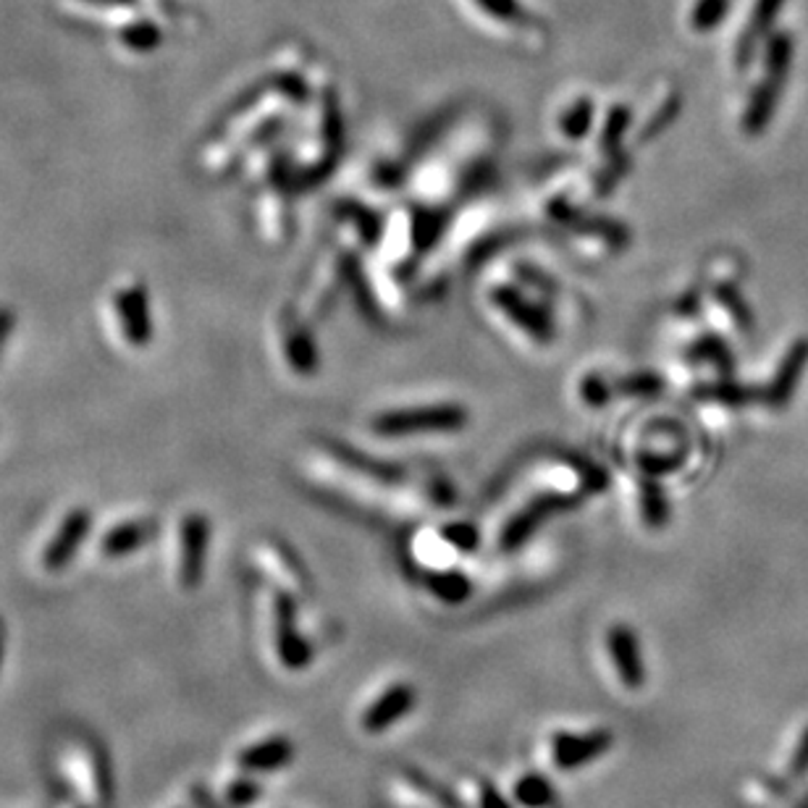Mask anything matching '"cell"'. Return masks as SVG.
<instances>
[{"label": "cell", "instance_id": "cell-19", "mask_svg": "<svg viewBox=\"0 0 808 808\" xmlns=\"http://www.w3.org/2000/svg\"><path fill=\"white\" fill-rule=\"evenodd\" d=\"M638 501H640V515H644L646 526L659 530L665 522L669 520V505L665 491L659 489L657 480H644L638 491Z\"/></svg>", "mask_w": 808, "mask_h": 808}, {"label": "cell", "instance_id": "cell-22", "mask_svg": "<svg viewBox=\"0 0 808 808\" xmlns=\"http://www.w3.org/2000/svg\"><path fill=\"white\" fill-rule=\"evenodd\" d=\"M260 557H263V562L268 567H273V575L279 578L281 586L287 588H302V570H297V562L295 559H287L283 555V546H260Z\"/></svg>", "mask_w": 808, "mask_h": 808}, {"label": "cell", "instance_id": "cell-33", "mask_svg": "<svg viewBox=\"0 0 808 808\" xmlns=\"http://www.w3.org/2000/svg\"><path fill=\"white\" fill-rule=\"evenodd\" d=\"M192 798L198 800V806H200V808H218V806H216V800H210V798H208V792L202 790V788L192 790Z\"/></svg>", "mask_w": 808, "mask_h": 808}, {"label": "cell", "instance_id": "cell-6", "mask_svg": "<svg viewBox=\"0 0 808 808\" xmlns=\"http://www.w3.org/2000/svg\"><path fill=\"white\" fill-rule=\"evenodd\" d=\"M90 528H92V515L87 512L84 507L71 509V512L61 520V526H58L53 538L46 543V551H42V567H46L48 572H61L63 567L77 557L79 546L84 543Z\"/></svg>", "mask_w": 808, "mask_h": 808}, {"label": "cell", "instance_id": "cell-29", "mask_svg": "<svg viewBox=\"0 0 808 808\" xmlns=\"http://www.w3.org/2000/svg\"><path fill=\"white\" fill-rule=\"evenodd\" d=\"M478 6L486 13H491L493 19H499V21H517V19H522L520 6H517V0H478Z\"/></svg>", "mask_w": 808, "mask_h": 808}, {"label": "cell", "instance_id": "cell-10", "mask_svg": "<svg viewBox=\"0 0 808 808\" xmlns=\"http://www.w3.org/2000/svg\"><path fill=\"white\" fill-rule=\"evenodd\" d=\"M607 651L617 677L625 688L638 690L646 682V661L640 651V640L628 625H611L607 632Z\"/></svg>", "mask_w": 808, "mask_h": 808}, {"label": "cell", "instance_id": "cell-1", "mask_svg": "<svg viewBox=\"0 0 808 808\" xmlns=\"http://www.w3.org/2000/svg\"><path fill=\"white\" fill-rule=\"evenodd\" d=\"M61 767L69 777L71 788L87 808H108L113 798V777L108 767L106 751L87 735H74L63 740Z\"/></svg>", "mask_w": 808, "mask_h": 808}, {"label": "cell", "instance_id": "cell-27", "mask_svg": "<svg viewBox=\"0 0 808 808\" xmlns=\"http://www.w3.org/2000/svg\"><path fill=\"white\" fill-rule=\"evenodd\" d=\"M578 395L583 399V405L588 407H603L611 399V386L607 383V378L599 373H588L583 376V381L578 386Z\"/></svg>", "mask_w": 808, "mask_h": 808}, {"label": "cell", "instance_id": "cell-18", "mask_svg": "<svg viewBox=\"0 0 808 808\" xmlns=\"http://www.w3.org/2000/svg\"><path fill=\"white\" fill-rule=\"evenodd\" d=\"M428 591L443 603H462L470 596V580L457 570H439L426 578Z\"/></svg>", "mask_w": 808, "mask_h": 808}, {"label": "cell", "instance_id": "cell-9", "mask_svg": "<svg viewBox=\"0 0 808 808\" xmlns=\"http://www.w3.org/2000/svg\"><path fill=\"white\" fill-rule=\"evenodd\" d=\"M611 732L607 730H591V732H559L551 740V756L559 769L570 771L580 769L603 756L611 748Z\"/></svg>", "mask_w": 808, "mask_h": 808}, {"label": "cell", "instance_id": "cell-15", "mask_svg": "<svg viewBox=\"0 0 808 808\" xmlns=\"http://www.w3.org/2000/svg\"><path fill=\"white\" fill-rule=\"evenodd\" d=\"M295 759V746L292 740H287L283 735L263 742H252L250 748H245L239 754V767L245 771H276L287 767L289 761Z\"/></svg>", "mask_w": 808, "mask_h": 808}, {"label": "cell", "instance_id": "cell-4", "mask_svg": "<svg viewBox=\"0 0 808 808\" xmlns=\"http://www.w3.org/2000/svg\"><path fill=\"white\" fill-rule=\"evenodd\" d=\"M208 538L210 522L206 515L189 512L181 517L179 526V583L187 591L200 586L206 575V557H208Z\"/></svg>", "mask_w": 808, "mask_h": 808}, {"label": "cell", "instance_id": "cell-7", "mask_svg": "<svg viewBox=\"0 0 808 808\" xmlns=\"http://www.w3.org/2000/svg\"><path fill=\"white\" fill-rule=\"evenodd\" d=\"M273 620H276V649L279 659L287 669H302L310 665L312 649L310 644L300 636L295 622V601L287 593L273 596Z\"/></svg>", "mask_w": 808, "mask_h": 808}, {"label": "cell", "instance_id": "cell-12", "mask_svg": "<svg viewBox=\"0 0 808 808\" xmlns=\"http://www.w3.org/2000/svg\"><path fill=\"white\" fill-rule=\"evenodd\" d=\"M785 0H756L751 17H748V24L742 29L738 38V50H735V61H738V69L746 71L754 63L756 50H759L761 40L769 38L771 24H775L777 17H780Z\"/></svg>", "mask_w": 808, "mask_h": 808}, {"label": "cell", "instance_id": "cell-26", "mask_svg": "<svg viewBox=\"0 0 808 808\" xmlns=\"http://www.w3.org/2000/svg\"><path fill=\"white\" fill-rule=\"evenodd\" d=\"M441 541L447 543V549H455V551H462V555H468V551H472L478 546V530L472 528L470 522H451V526L441 530Z\"/></svg>", "mask_w": 808, "mask_h": 808}, {"label": "cell", "instance_id": "cell-23", "mask_svg": "<svg viewBox=\"0 0 808 808\" xmlns=\"http://www.w3.org/2000/svg\"><path fill=\"white\" fill-rule=\"evenodd\" d=\"M730 3L732 0H696L694 11H690V27L696 32H711L727 19Z\"/></svg>", "mask_w": 808, "mask_h": 808}, {"label": "cell", "instance_id": "cell-5", "mask_svg": "<svg viewBox=\"0 0 808 808\" xmlns=\"http://www.w3.org/2000/svg\"><path fill=\"white\" fill-rule=\"evenodd\" d=\"M116 316L123 333V341L134 349H144L152 341L156 326H152L150 297L142 283H127L116 292Z\"/></svg>", "mask_w": 808, "mask_h": 808}, {"label": "cell", "instance_id": "cell-30", "mask_svg": "<svg viewBox=\"0 0 808 808\" xmlns=\"http://www.w3.org/2000/svg\"><path fill=\"white\" fill-rule=\"evenodd\" d=\"M13 329H17V312H13V308H9V305H0V355H3V349L9 347Z\"/></svg>", "mask_w": 808, "mask_h": 808}, {"label": "cell", "instance_id": "cell-2", "mask_svg": "<svg viewBox=\"0 0 808 808\" xmlns=\"http://www.w3.org/2000/svg\"><path fill=\"white\" fill-rule=\"evenodd\" d=\"M468 410L460 405H412L378 412L370 420V431L378 439H418V436L457 433L468 426Z\"/></svg>", "mask_w": 808, "mask_h": 808}, {"label": "cell", "instance_id": "cell-13", "mask_svg": "<svg viewBox=\"0 0 808 808\" xmlns=\"http://www.w3.org/2000/svg\"><path fill=\"white\" fill-rule=\"evenodd\" d=\"M415 706V688L407 686V682H399V686H391L383 696H378L370 709L362 717V727L368 732H383L389 730L391 725H397L399 719H405L412 711Z\"/></svg>", "mask_w": 808, "mask_h": 808}, {"label": "cell", "instance_id": "cell-28", "mask_svg": "<svg viewBox=\"0 0 808 808\" xmlns=\"http://www.w3.org/2000/svg\"><path fill=\"white\" fill-rule=\"evenodd\" d=\"M226 798H229L231 806L245 808V806H250L260 798V785L252 782V780H237L235 785H229V790H226Z\"/></svg>", "mask_w": 808, "mask_h": 808}, {"label": "cell", "instance_id": "cell-17", "mask_svg": "<svg viewBox=\"0 0 808 808\" xmlns=\"http://www.w3.org/2000/svg\"><path fill=\"white\" fill-rule=\"evenodd\" d=\"M512 792L515 800L522 808H549L555 806L557 800L555 785L546 780L543 775H538V771H526V775L515 782Z\"/></svg>", "mask_w": 808, "mask_h": 808}, {"label": "cell", "instance_id": "cell-3", "mask_svg": "<svg viewBox=\"0 0 808 808\" xmlns=\"http://www.w3.org/2000/svg\"><path fill=\"white\" fill-rule=\"evenodd\" d=\"M792 34L790 32H777L771 34L767 42V77L756 84V90L748 98L746 116H742V129L746 134L759 137L767 132L771 116L777 111V103H780V94L785 90V82H788L790 67H792Z\"/></svg>", "mask_w": 808, "mask_h": 808}, {"label": "cell", "instance_id": "cell-25", "mask_svg": "<svg viewBox=\"0 0 808 808\" xmlns=\"http://www.w3.org/2000/svg\"><path fill=\"white\" fill-rule=\"evenodd\" d=\"M405 780H407V785H410V788H415V790H418V792H420V796H423L426 800H431V804H436V806H441V808H460V806H457V804H455V798H451L447 790H443V788H439V785H436V782H431V780H428V777H423V775H418V771L407 769V771H405Z\"/></svg>", "mask_w": 808, "mask_h": 808}, {"label": "cell", "instance_id": "cell-31", "mask_svg": "<svg viewBox=\"0 0 808 808\" xmlns=\"http://www.w3.org/2000/svg\"><path fill=\"white\" fill-rule=\"evenodd\" d=\"M808 771V727L804 730V735H800L796 751H792V759H790V775H806Z\"/></svg>", "mask_w": 808, "mask_h": 808}, {"label": "cell", "instance_id": "cell-11", "mask_svg": "<svg viewBox=\"0 0 808 808\" xmlns=\"http://www.w3.org/2000/svg\"><path fill=\"white\" fill-rule=\"evenodd\" d=\"M806 368H808V337H800L796 345L785 352L775 378H771V383L764 389L761 395L764 405L771 407V410H782V407H788L798 389L800 376L806 373Z\"/></svg>", "mask_w": 808, "mask_h": 808}, {"label": "cell", "instance_id": "cell-8", "mask_svg": "<svg viewBox=\"0 0 808 808\" xmlns=\"http://www.w3.org/2000/svg\"><path fill=\"white\" fill-rule=\"evenodd\" d=\"M276 341H279L281 362L287 366L289 373L310 376L318 368V349L312 345L310 331L305 329V323L297 316L283 312L279 331H276Z\"/></svg>", "mask_w": 808, "mask_h": 808}, {"label": "cell", "instance_id": "cell-32", "mask_svg": "<svg viewBox=\"0 0 808 808\" xmlns=\"http://www.w3.org/2000/svg\"><path fill=\"white\" fill-rule=\"evenodd\" d=\"M478 806L480 808H512V804L501 796V792L493 788V785H480L478 790Z\"/></svg>", "mask_w": 808, "mask_h": 808}, {"label": "cell", "instance_id": "cell-21", "mask_svg": "<svg viewBox=\"0 0 808 808\" xmlns=\"http://www.w3.org/2000/svg\"><path fill=\"white\" fill-rule=\"evenodd\" d=\"M688 355H690V358H694L696 362H698V360H701V362H709V366H715V368L719 370V373H725V376H730V373H732V368H735L730 347H727L725 341L719 339V337H704V339H698L696 345L690 347V352H688Z\"/></svg>", "mask_w": 808, "mask_h": 808}, {"label": "cell", "instance_id": "cell-14", "mask_svg": "<svg viewBox=\"0 0 808 808\" xmlns=\"http://www.w3.org/2000/svg\"><path fill=\"white\" fill-rule=\"evenodd\" d=\"M158 533V522L150 520V517H137V520H123L119 526H113L108 533L100 538V551L103 557L121 559L140 551L144 543L152 541Z\"/></svg>", "mask_w": 808, "mask_h": 808}, {"label": "cell", "instance_id": "cell-24", "mask_svg": "<svg viewBox=\"0 0 808 808\" xmlns=\"http://www.w3.org/2000/svg\"><path fill=\"white\" fill-rule=\"evenodd\" d=\"M717 302L722 305V308L730 312L732 323L738 326V329H742L746 333L754 331V312L751 308H748L746 300L735 292L732 287H727V283H722V287H717Z\"/></svg>", "mask_w": 808, "mask_h": 808}, {"label": "cell", "instance_id": "cell-20", "mask_svg": "<svg viewBox=\"0 0 808 808\" xmlns=\"http://www.w3.org/2000/svg\"><path fill=\"white\" fill-rule=\"evenodd\" d=\"M696 395L709 399V402L727 405V407H746V405L756 402V391L751 389V386H742L735 381H717V383L706 386V389H698Z\"/></svg>", "mask_w": 808, "mask_h": 808}, {"label": "cell", "instance_id": "cell-16", "mask_svg": "<svg viewBox=\"0 0 808 808\" xmlns=\"http://www.w3.org/2000/svg\"><path fill=\"white\" fill-rule=\"evenodd\" d=\"M593 119H596V106L588 98H578L575 103L565 106V111L559 113L557 132L567 142H580L586 140L588 132H591Z\"/></svg>", "mask_w": 808, "mask_h": 808}, {"label": "cell", "instance_id": "cell-34", "mask_svg": "<svg viewBox=\"0 0 808 808\" xmlns=\"http://www.w3.org/2000/svg\"><path fill=\"white\" fill-rule=\"evenodd\" d=\"M3 646H6V632H3V625H0V665H3Z\"/></svg>", "mask_w": 808, "mask_h": 808}]
</instances>
